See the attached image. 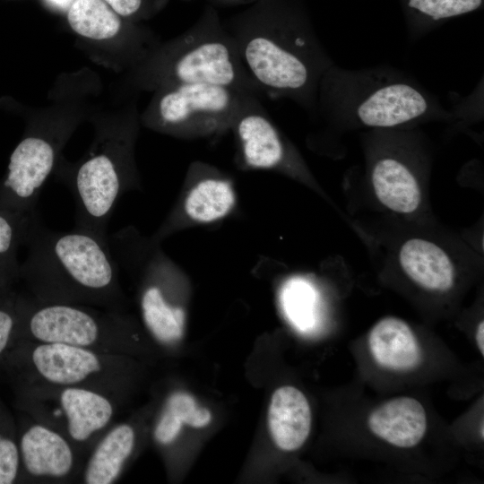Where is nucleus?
<instances>
[{
  "label": "nucleus",
  "instance_id": "nucleus-5",
  "mask_svg": "<svg viewBox=\"0 0 484 484\" xmlns=\"http://www.w3.org/2000/svg\"><path fill=\"white\" fill-rule=\"evenodd\" d=\"M0 373L11 389L22 386H76L100 391L122 401L134 365L129 356L48 342L17 341Z\"/></svg>",
  "mask_w": 484,
  "mask_h": 484
},
{
  "label": "nucleus",
  "instance_id": "nucleus-19",
  "mask_svg": "<svg viewBox=\"0 0 484 484\" xmlns=\"http://www.w3.org/2000/svg\"><path fill=\"white\" fill-rule=\"evenodd\" d=\"M371 180L379 201L401 213L414 212L420 203V189L413 172L394 155L380 156L373 164Z\"/></svg>",
  "mask_w": 484,
  "mask_h": 484
},
{
  "label": "nucleus",
  "instance_id": "nucleus-21",
  "mask_svg": "<svg viewBox=\"0 0 484 484\" xmlns=\"http://www.w3.org/2000/svg\"><path fill=\"white\" fill-rule=\"evenodd\" d=\"M35 212L21 216L0 212V290L13 289L20 281L18 251L25 245Z\"/></svg>",
  "mask_w": 484,
  "mask_h": 484
},
{
  "label": "nucleus",
  "instance_id": "nucleus-11",
  "mask_svg": "<svg viewBox=\"0 0 484 484\" xmlns=\"http://www.w3.org/2000/svg\"><path fill=\"white\" fill-rule=\"evenodd\" d=\"M57 145L48 136L30 134L11 154L7 173L0 183V212L30 216L54 169Z\"/></svg>",
  "mask_w": 484,
  "mask_h": 484
},
{
  "label": "nucleus",
  "instance_id": "nucleus-4",
  "mask_svg": "<svg viewBox=\"0 0 484 484\" xmlns=\"http://www.w3.org/2000/svg\"><path fill=\"white\" fill-rule=\"evenodd\" d=\"M138 77L141 85L154 90L206 83L264 97L244 68L218 9L210 4L186 31L150 53Z\"/></svg>",
  "mask_w": 484,
  "mask_h": 484
},
{
  "label": "nucleus",
  "instance_id": "nucleus-29",
  "mask_svg": "<svg viewBox=\"0 0 484 484\" xmlns=\"http://www.w3.org/2000/svg\"><path fill=\"white\" fill-rule=\"evenodd\" d=\"M186 2L203 1L205 4H210L215 8L234 7L239 5H248L256 0H184Z\"/></svg>",
  "mask_w": 484,
  "mask_h": 484
},
{
  "label": "nucleus",
  "instance_id": "nucleus-23",
  "mask_svg": "<svg viewBox=\"0 0 484 484\" xmlns=\"http://www.w3.org/2000/svg\"><path fill=\"white\" fill-rule=\"evenodd\" d=\"M281 303L289 321L300 331L314 327L316 320L317 295L305 279L292 278L283 286Z\"/></svg>",
  "mask_w": 484,
  "mask_h": 484
},
{
  "label": "nucleus",
  "instance_id": "nucleus-25",
  "mask_svg": "<svg viewBox=\"0 0 484 484\" xmlns=\"http://www.w3.org/2000/svg\"><path fill=\"white\" fill-rule=\"evenodd\" d=\"M26 298L13 288L0 290V367L17 341Z\"/></svg>",
  "mask_w": 484,
  "mask_h": 484
},
{
  "label": "nucleus",
  "instance_id": "nucleus-18",
  "mask_svg": "<svg viewBox=\"0 0 484 484\" xmlns=\"http://www.w3.org/2000/svg\"><path fill=\"white\" fill-rule=\"evenodd\" d=\"M404 272L420 287L444 292L454 284V269L446 253L436 244L411 238L406 241L399 254Z\"/></svg>",
  "mask_w": 484,
  "mask_h": 484
},
{
  "label": "nucleus",
  "instance_id": "nucleus-9",
  "mask_svg": "<svg viewBox=\"0 0 484 484\" xmlns=\"http://www.w3.org/2000/svg\"><path fill=\"white\" fill-rule=\"evenodd\" d=\"M70 174L65 183L75 203L74 228L92 232L108 241V223L115 205L132 185L128 166V138L104 139Z\"/></svg>",
  "mask_w": 484,
  "mask_h": 484
},
{
  "label": "nucleus",
  "instance_id": "nucleus-32",
  "mask_svg": "<svg viewBox=\"0 0 484 484\" xmlns=\"http://www.w3.org/2000/svg\"><path fill=\"white\" fill-rule=\"evenodd\" d=\"M482 423V422H481ZM484 436V434H483V423L481 424V437L483 438Z\"/></svg>",
  "mask_w": 484,
  "mask_h": 484
},
{
  "label": "nucleus",
  "instance_id": "nucleus-8",
  "mask_svg": "<svg viewBox=\"0 0 484 484\" xmlns=\"http://www.w3.org/2000/svg\"><path fill=\"white\" fill-rule=\"evenodd\" d=\"M246 93L252 92L206 83L164 86L156 90L143 121L155 130L175 135L221 133L231 128Z\"/></svg>",
  "mask_w": 484,
  "mask_h": 484
},
{
  "label": "nucleus",
  "instance_id": "nucleus-1",
  "mask_svg": "<svg viewBox=\"0 0 484 484\" xmlns=\"http://www.w3.org/2000/svg\"><path fill=\"white\" fill-rule=\"evenodd\" d=\"M222 21L264 97L315 113L319 82L334 62L300 8L289 0H256Z\"/></svg>",
  "mask_w": 484,
  "mask_h": 484
},
{
  "label": "nucleus",
  "instance_id": "nucleus-30",
  "mask_svg": "<svg viewBox=\"0 0 484 484\" xmlns=\"http://www.w3.org/2000/svg\"><path fill=\"white\" fill-rule=\"evenodd\" d=\"M476 342L478 349L481 355H484V323L483 321L480 322L476 330Z\"/></svg>",
  "mask_w": 484,
  "mask_h": 484
},
{
  "label": "nucleus",
  "instance_id": "nucleus-14",
  "mask_svg": "<svg viewBox=\"0 0 484 484\" xmlns=\"http://www.w3.org/2000/svg\"><path fill=\"white\" fill-rule=\"evenodd\" d=\"M138 443L139 429L135 421L112 424L86 457L79 483L117 482L134 455Z\"/></svg>",
  "mask_w": 484,
  "mask_h": 484
},
{
  "label": "nucleus",
  "instance_id": "nucleus-2",
  "mask_svg": "<svg viewBox=\"0 0 484 484\" xmlns=\"http://www.w3.org/2000/svg\"><path fill=\"white\" fill-rule=\"evenodd\" d=\"M25 246L20 281L32 298L122 311L125 298L108 241L74 227L70 231L50 229L37 211Z\"/></svg>",
  "mask_w": 484,
  "mask_h": 484
},
{
  "label": "nucleus",
  "instance_id": "nucleus-6",
  "mask_svg": "<svg viewBox=\"0 0 484 484\" xmlns=\"http://www.w3.org/2000/svg\"><path fill=\"white\" fill-rule=\"evenodd\" d=\"M17 341L64 343L129 356L142 338L122 311L39 302L27 295Z\"/></svg>",
  "mask_w": 484,
  "mask_h": 484
},
{
  "label": "nucleus",
  "instance_id": "nucleus-26",
  "mask_svg": "<svg viewBox=\"0 0 484 484\" xmlns=\"http://www.w3.org/2000/svg\"><path fill=\"white\" fill-rule=\"evenodd\" d=\"M482 0H408V7L433 22L478 9Z\"/></svg>",
  "mask_w": 484,
  "mask_h": 484
},
{
  "label": "nucleus",
  "instance_id": "nucleus-16",
  "mask_svg": "<svg viewBox=\"0 0 484 484\" xmlns=\"http://www.w3.org/2000/svg\"><path fill=\"white\" fill-rule=\"evenodd\" d=\"M311 410L304 393L285 385L272 393L268 409V428L275 445L283 451L300 448L311 428Z\"/></svg>",
  "mask_w": 484,
  "mask_h": 484
},
{
  "label": "nucleus",
  "instance_id": "nucleus-15",
  "mask_svg": "<svg viewBox=\"0 0 484 484\" xmlns=\"http://www.w3.org/2000/svg\"><path fill=\"white\" fill-rule=\"evenodd\" d=\"M371 432L384 441L401 448L417 445L427 430V414L422 404L411 397L392 399L368 417Z\"/></svg>",
  "mask_w": 484,
  "mask_h": 484
},
{
  "label": "nucleus",
  "instance_id": "nucleus-12",
  "mask_svg": "<svg viewBox=\"0 0 484 484\" xmlns=\"http://www.w3.org/2000/svg\"><path fill=\"white\" fill-rule=\"evenodd\" d=\"M262 97L246 93L231 128L239 142L244 163L252 169H272L294 164L293 155L261 102Z\"/></svg>",
  "mask_w": 484,
  "mask_h": 484
},
{
  "label": "nucleus",
  "instance_id": "nucleus-22",
  "mask_svg": "<svg viewBox=\"0 0 484 484\" xmlns=\"http://www.w3.org/2000/svg\"><path fill=\"white\" fill-rule=\"evenodd\" d=\"M67 19L73 31L91 39H111L121 30L120 19L103 0H74Z\"/></svg>",
  "mask_w": 484,
  "mask_h": 484
},
{
  "label": "nucleus",
  "instance_id": "nucleus-17",
  "mask_svg": "<svg viewBox=\"0 0 484 484\" xmlns=\"http://www.w3.org/2000/svg\"><path fill=\"white\" fill-rule=\"evenodd\" d=\"M368 347L375 361L394 371H409L421 361V350L411 328L403 320L385 317L368 335Z\"/></svg>",
  "mask_w": 484,
  "mask_h": 484
},
{
  "label": "nucleus",
  "instance_id": "nucleus-20",
  "mask_svg": "<svg viewBox=\"0 0 484 484\" xmlns=\"http://www.w3.org/2000/svg\"><path fill=\"white\" fill-rule=\"evenodd\" d=\"M235 204L231 185L221 178L206 177L196 183L186 196L184 209L193 220L208 223L226 216Z\"/></svg>",
  "mask_w": 484,
  "mask_h": 484
},
{
  "label": "nucleus",
  "instance_id": "nucleus-3",
  "mask_svg": "<svg viewBox=\"0 0 484 484\" xmlns=\"http://www.w3.org/2000/svg\"><path fill=\"white\" fill-rule=\"evenodd\" d=\"M315 113L329 120L373 128H394L452 117L412 76L378 66L342 68L335 64L321 78Z\"/></svg>",
  "mask_w": 484,
  "mask_h": 484
},
{
  "label": "nucleus",
  "instance_id": "nucleus-28",
  "mask_svg": "<svg viewBox=\"0 0 484 484\" xmlns=\"http://www.w3.org/2000/svg\"><path fill=\"white\" fill-rule=\"evenodd\" d=\"M112 10L121 16L129 17L139 13L144 0H104Z\"/></svg>",
  "mask_w": 484,
  "mask_h": 484
},
{
  "label": "nucleus",
  "instance_id": "nucleus-27",
  "mask_svg": "<svg viewBox=\"0 0 484 484\" xmlns=\"http://www.w3.org/2000/svg\"><path fill=\"white\" fill-rule=\"evenodd\" d=\"M163 405L170 410L185 425L203 428L212 419V414L206 408L198 407L194 399L188 393L177 391L169 393Z\"/></svg>",
  "mask_w": 484,
  "mask_h": 484
},
{
  "label": "nucleus",
  "instance_id": "nucleus-7",
  "mask_svg": "<svg viewBox=\"0 0 484 484\" xmlns=\"http://www.w3.org/2000/svg\"><path fill=\"white\" fill-rule=\"evenodd\" d=\"M15 410L58 431L86 458L114 424L122 401L94 389L35 385L13 388Z\"/></svg>",
  "mask_w": 484,
  "mask_h": 484
},
{
  "label": "nucleus",
  "instance_id": "nucleus-10",
  "mask_svg": "<svg viewBox=\"0 0 484 484\" xmlns=\"http://www.w3.org/2000/svg\"><path fill=\"white\" fill-rule=\"evenodd\" d=\"M18 483H79L85 457L58 431L17 411Z\"/></svg>",
  "mask_w": 484,
  "mask_h": 484
},
{
  "label": "nucleus",
  "instance_id": "nucleus-31",
  "mask_svg": "<svg viewBox=\"0 0 484 484\" xmlns=\"http://www.w3.org/2000/svg\"><path fill=\"white\" fill-rule=\"evenodd\" d=\"M53 3L58 5H66L68 4L72 0H51Z\"/></svg>",
  "mask_w": 484,
  "mask_h": 484
},
{
  "label": "nucleus",
  "instance_id": "nucleus-13",
  "mask_svg": "<svg viewBox=\"0 0 484 484\" xmlns=\"http://www.w3.org/2000/svg\"><path fill=\"white\" fill-rule=\"evenodd\" d=\"M145 262L144 283L140 294L143 322L149 333L163 345H172L184 335L186 314L171 302L164 290L169 267L159 254Z\"/></svg>",
  "mask_w": 484,
  "mask_h": 484
},
{
  "label": "nucleus",
  "instance_id": "nucleus-24",
  "mask_svg": "<svg viewBox=\"0 0 484 484\" xmlns=\"http://www.w3.org/2000/svg\"><path fill=\"white\" fill-rule=\"evenodd\" d=\"M19 472L16 418L0 395V484L18 483Z\"/></svg>",
  "mask_w": 484,
  "mask_h": 484
}]
</instances>
